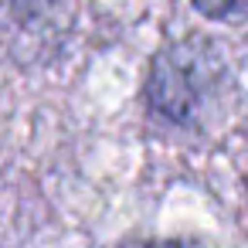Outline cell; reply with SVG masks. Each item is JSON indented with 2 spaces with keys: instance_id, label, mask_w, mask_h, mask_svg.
Listing matches in <instances>:
<instances>
[{
  "instance_id": "cell-1",
  "label": "cell",
  "mask_w": 248,
  "mask_h": 248,
  "mask_svg": "<svg viewBox=\"0 0 248 248\" xmlns=\"http://www.w3.org/2000/svg\"><path fill=\"white\" fill-rule=\"evenodd\" d=\"M221 82H224L221 55L207 41L187 38L167 45L153 58L146 78V102L160 119L173 126H190L204 116V109H211Z\"/></svg>"
},
{
  "instance_id": "cell-2",
  "label": "cell",
  "mask_w": 248,
  "mask_h": 248,
  "mask_svg": "<svg viewBox=\"0 0 248 248\" xmlns=\"http://www.w3.org/2000/svg\"><path fill=\"white\" fill-rule=\"evenodd\" d=\"M194 7L211 21H238L248 17V0H194Z\"/></svg>"
},
{
  "instance_id": "cell-3",
  "label": "cell",
  "mask_w": 248,
  "mask_h": 248,
  "mask_svg": "<svg viewBox=\"0 0 248 248\" xmlns=\"http://www.w3.org/2000/svg\"><path fill=\"white\" fill-rule=\"evenodd\" d=\"M136 248H194L190 241H140Z\"/></svg>"
}]
</instances>
